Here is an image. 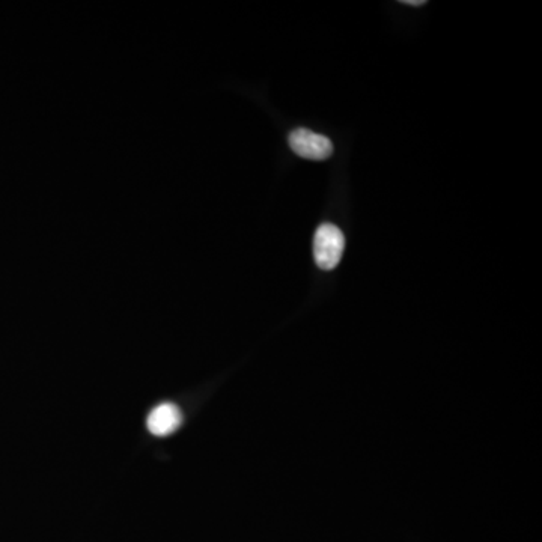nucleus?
Returning a JSON list of instances; mask_svg holds the SVG:
<instances>
[{
    "label": "nucleus",
    "mask_w": 542,
    "mask_h": 542,
    "mask_svg": "<svg viewBox=\"0 0 542 542\" xmlns=\"http://www.w3.org/2000/svg\"><path fill=\"white\" fill-rule=\"evenodd\" d=\"M345 250V237L338 226L324 223L315 232L314 258L321 270H333L341 261Z\"/></svg>",
    "instance_id": "f257e3e1"
},
{
    "label": "nucleus",
    "mask_w": 542,
    "mask_h": 542,
    "mask_svg": "<svg viewBox=\"0 0 542 542\" xmlns=\"http://www.w3.org/2000/svg\"><path fill=\"white\" fill-rule=\"evenodd\" d=\"M290 147L303 159L323 162L333 156V144L323 134L314 133L308 128H296L290 134Z\"/></svg>",
    "instance_id": "f03ea898"
},
{
    "label": "nucleus",
    "mask_w": 542,
    "mask_h": 542,
    "mask_svg": "<svg viewBox=\"0 0 542 542\" xmlns=\"http://www.w3.org/2000/svg\"><path fill=\"white\" fill-rule=\"evenodd\" d=\"M181 424H183V415H181L180 409L177 405L169 404V402L157 405L147 419L148 430L157 437H166L175 433Z\"/></svg>",
    "instance_id": "7ed1b4c3"
},
{
    "label": "nucleus",
    "mask_w": 542,
    "mask_h": 542,
    "mask_svg": "<svg viewBox=\"0 0 542 542\" xmlns=\"http://www.w3.org/2000/svg\"><path fill=\"white\" fill-rule=\"evenodd\" d=\"M402 4L410 5V7H422V5L427 4V2H425V0H404Z\"/></svg>",
    "instance_id": "20e7f679"
}]
</instances>
